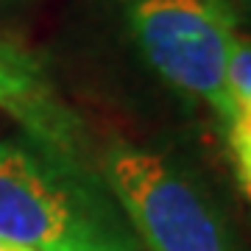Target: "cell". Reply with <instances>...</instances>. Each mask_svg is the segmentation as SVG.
Segmentation results:
<instances>
[{"label":"cell","instance_id":"obj_1","mask_svg":"<svg viewBox=\"0 0 251 251\" xmlns=\"http://www.w3.org/2000/svg\"><path fill=\"white\" fill-rule=\"evenodd\" d=\"M0 243L31 251H140V240L90 162L0 143Z\"/></svg>","mask_w":251,"mask_h":251},{"label":"cell","instance_id":"obj_2","mask_svg":"<svg viewBox=\"0 0 251 251\" xmlns=\"http://www.w3.org/2000/svg\"><path fill=\"white\" fill-rule=\"evenodd\" d=\"M98 173L148 251H243L218 204L168 156L109 143Z\"/></svg>","mask_w":251,"mask_h":251},{"label":"cell","instance_id":"obj_3","mask_svg":"<svg viewBox=\"0 0 251 251\" xmlns=\"http://www.w3.org/2000/svg\"><path fill=\"white\" fill-rule=\"evenodd\" d=\"M126 23L137 50L165 84L209 106L224 126L232 120L226 67L237 17L226 0H128Z\"/></svg>","mask_w":251,"mask_h":251},{"label":"cell","instance_id":"obj_4","mask_svg":"<svg viewBox=\"0 0 251 251\" xmlns=\"http://www.w3.org/2000/svg\"><path fill=\"white\" fill-rule=\"evenodd\" d=\"M0 109L25 128L28 140L42 148L90 162L87 126L73 112L36 59L0 36Z\"/></svg>","mask_w":251,"mask_h":251},{"label":"cell","instance_id":"obj_5","mask_svg":"<svg viewBox=\"0 0 251 251\" xmlns=\"http://www.w3.org/2000/svg\"><path fill=\"white\" fill-rule=\"evenodd\" d=\"M226 84H229V95L234 100V112L251 103V36L240 34V31L234 36L232 53H229Z\"/></svg>","mask_w":251,"mask_h":251},{"label":"cell","instance_id":"obj_6","mask_svg":"<svg viewBox=\"0 0 251 251\" xmlns=\"http://www.w3.org/2000/svg\"><path fill=\"white\" fill-rule=\"evenodd\" d=\"M234 176H237V184H240L246 201L251 204V156L234 159Z\"/></svg>","mask_w":251,"mask_h":251},{"label":"cell","instance_id":"obj_7","mask_svg":"<svg viewBox=\"0 0 251 251\" xmlns=\"http://www.w3.org/2000/svg\"><path fill=\"white\" fill-rule=\"evenodd\" d=\"M226 6L232 9V14L237 20H240V17L251 20V0H226Z\"/></svg>","mask_w":251,"mask_h":251},{"label":"cell","instance_id":"obj_8","mask_svg":"<svg viewBox=\"0 0 251 251\" xmlns=\"http://www.w3.org/2000/svg\"><path fill=\"white\" fill-rule=\"evenodd\" d=\"M0 251H31V249H23V246H11V243H3Z\"/></svg>","mask_w":251,"mask_h":251},{"label":"cell","instance_id":"obj_9","mask_svg":"<svg viewBox=\"0 0 251 251\" xmlns=\"http://www.w3.org/2000/svg\"><path fill=\"white\" fill-rule=\"evenodd\" d=\"M0 246H3V243H0Z\"/></svg>","mask_w":251,"mask_h":251}]
</instances>
